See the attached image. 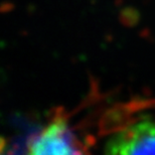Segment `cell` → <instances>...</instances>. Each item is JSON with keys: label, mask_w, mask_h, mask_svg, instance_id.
I'll return each mask as SVG.
<instances>
[{"label": "cell", "mask_w": 155, "mask_h": 155, "mask_svg": "<svg viewBox=\"0 0 155 155\" xmlns=\"http://www.w3.org/2000/svg\"><path fill=\"white\" fill-rule=\"evenodd\" d=\"M28 152L33 155H64L83 153V146L63 118H55L28 144Z\"/></svg>", "instance_id": "7a4b0ae2"}, {"label": "cell", "mask_w": 155, "mask_h": 155, "mask_svg": "<svg viewBox=\"0 0 155 155\" xmlns=\"http://www.w3.org/2000/svg\"><path fill=\"white\" fill-rule=\"evenodd\" d=\"M105 153L155 154V120L144 118L114 134L105 144Z\"/></svg>", "instance_id": "6da1fadb"}]
</instances>
